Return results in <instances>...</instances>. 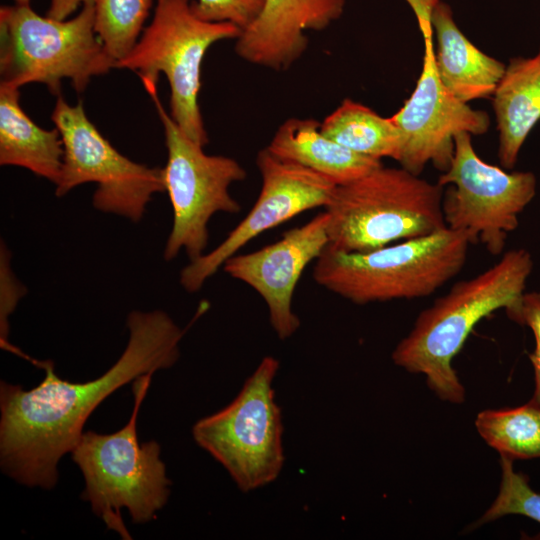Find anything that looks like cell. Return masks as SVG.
I'll list each match as a JSON object with an SVG mask.
<instances>
[{
  "label": "cell",
  "instance_id": "obj_5",
  "mask_svg": "<svg viewBox=\"0 0 540 540\" xmlns=\"http://www.w3.org/2000/svg\"><path fill=\"white\" fill-rule=\"evenodd\" d=\"M443 186L403 167L383 164L335 188L328 213L329 245L367 252L446 227Z\"/></svg>",
  "mask_w": 540,
  "mask_h": 540
},
{
  "label": "cell",
  "instance_id": "obj_9",
  "mask_svg": "<svg viewBox=\"0 0 540 540\" xmlns=\"http://www.w3.org/2000/svg\"><path fill=\"white\" fill-rule=\"evenodd\" d=\"M147 93L161 120L167 148L163 174L172 207V227L163 257L170 261L184 250L193 261L207 247L212 216L241 211L229 189L233 183L243 181L247 172L231 157L205 153L204 146L189 138L163 108L157 89Z\"/></svg>",
  "mask_w": 540,
  "mask_h": 540
},
{
  "label": "cell",
  "instance_id": "obj_12",
  "mask_svg": "<svg viewBox=\"0 0 540 540\" xmlns=\"http://www.w3.org/2000/svg\"><path fill=\"white\" fill-rule=\"evenodd\" d=\"M261 189L254 205L240 223L212 251L190 261L180 272V284L189 293L205 282L248 242L297 215L327 207L336 184L299 164L282 160L267 148L256 158Z\"/></svg>",
  "mask_w": 540,
  "mask_h": 540
},
{
  "label": "cell",
  "instance_id": "obj_4",
  "mask_svg": "<svg viewBox=\"0 0 540 540\" xmlns=\"http://www.w3.org/2000/svg\"><path fill=\"white\" fill-rule=\"evenodd\" d=\"M154 373L135 379L132 387L134 407L129 421L109 434L86 431L71 452L84 478L81 498L107 529L130 540L121 509L126 508L134 523H146L167 503L171 481L160 458V445L140 443L137 417Z\"/></svg>",
  "mask_w": 540,
  "mask_h": 540
},
{
  "label": "cell",
  "instance_id": "obj_19",
  "mask_svg": "<svg viewBox=\"0 0 540 540\" xmlns=\"http://www.w3.org/2000/svg\"><path fill=\"white\" fill-rule=\"evenodd\" d=\"M63 156L58 129L38 126L24 112L19 89L0 85V164L25 168L56 185Z\"/></svg>",
  "mask_w": 540,
  "mask_h": 540
},
{
  "label": "cell",
  "instance_id": "obj_2",
  "mask_svg": "<svg viewBox=\"0 0 540 540\" xmlns=\"http://www.w3.org/2000/svg\"><path fill=\"white\" fill-rule=\"evenodd\" d=\"M532 269L527 250H509L491 267L453 284L419 313L410 332L392 352L394 364L423 374L428 388L440 400L463 403L465 388L452 360L483 318L504 309L509 319H515Z\"/></svg>",
  "mask_w": 540,
  "mask_h": 540
},
{
  "label": "cell",
  "instance_id": "obj_7",
  "mask_svg": "<svg viewBox=\"0 0 540 540\" xmlns=\"http://www.w3.org/2000/svg\"><path fill=\"white\" fill-rule=\"evenodd\" d=\"M241 33L231 23L198 17L193 0H155L150 23L115 68L134 71L147 92L157 89L164 74L170 87V116L189 138L205 146L209 139L198 102L202 61L214 43L237 39Z\"/></svg>",
  "mask_w": 540,
  "mask_h": 540
},
{
  "label": "cell",
  "instance_id": "obj_13",
  "mask_svg": "<svg viewBox=\"0 0 540 540\" xmlns=\"http://www.w3.org/2000/svg\"><path fill=\"white\" fill-rule=\"evenodd\" d=\"M390 118L401 137L398 162L415 175H420L429 162L446 171L453 157L455 135H482L490 126L486 112L470 108L441 83L432 38H424L423 66L414 91Z\"/></svg>",
  "mask_w": 540,
  "mask_h": 540
},
{
  "label": "cell",
  "instance_id": "obj_21",
  "mask_svg": "<svg viewBox=\"0 0 540 540\" xmlns=\"http://www.w3.org/2000/svg\"><path fill=\"white\" fill-rule=\"evenodd\" d=\"M475 427L500 456L513 461L540 458V405L532 400L515 408L483 410Z\"/></svg>",
  "mask_w": 540,
  "mask_h": 540
},
{
  "label": "cell",
  "instance_id": "obj_26",
  "mask_svg": "<svg viewBox=\"0 0 540 540\" xmlns=\"http://www.w3.org/2000/svg\"><path fill=\"white\" fill-rule=\"evenodd\" d=\"M95 0H50L47 16L57 20L68 19L79 7Z\"/></svg>",
  "mask_w": 540,
  "mask_h": 540
},
{
  "label": "cell",
  "instance_id": "obj_3",
  "mask_svg": "<svg viewBox=\"0 0 540 540\" xmlns=\"http://www.w3.org/2000/svg\"><path fill=\"white\" fill-rule=\"evenodd\" d=\"M470 244L468 233L448 227L367 252L328 244L315 261L313 279L359 305L423 298L460 273Z\"/></svg>",
  "mask_w": 540,
  "mask_h": 540
},
{
  "label": "cell",
  "instance_id": "obj_17",
  "mask_svg": "<svg viewBox=\"0 0 540 540\" xmlns=\"http://www.w3.org/2000/svg\"><path fill=\"white\" fill-rule=\"evenodd\" d=\"M314 119L283 122L266 147L276 157L309 168L337 186L351 182L382 165L381 160L358 154L322 133Z\"/></svg>",
  "mask_w": 540,
  "mask_h": 540
},
{
  "label": "cell",
  "instance_id": "obj_11",
  "mask_svg": "<svg viewBox=\"0 0 540 540\" xmlns=\"http://www.w3.org/2000/svg\"><path fill=\"white\" fill-rule=\"evenodd\" d=\"M437 183L450 185L442 199L446 227L468 233L472 244L481 243L495 256L503 252L537 186L532 172L508 173L483 161L466 132L455 135L451 163Z\"/></svg>",
  "mask_w": 540,
  "mask_h": 540
},
{
  "label": "cell",
  "instance_id": "obj_25",
  "mask_svg": "<svg viewBox=\"0 0 540 540\" xmlns=\"http://www.w3.org/2000/svg\"><path fill=\"white\" fill-rule=\"evenodd\" d=\"M412 8L423 38H432V14L441 0H406Z\"/></svg>",
  "mask_w": 540,
  "mask_h": 540
},
{
  "label": "cell",
  "instance_id": "obj_27",
  "mask_svg": "<svg viewBox=\"0 0 540 540\" xmlns=\"http://www.w3.org/2000/svg\"><path fill=\"white\" fill-rule=\"evenodd\" d=\"M13 2H14L15 5L29 6L31 0H13Z\"/></svg>",
  "mask_w": 540,
  "mask_h": 540
},
{
  "label": "cell",
  "instance_id": "obj_20",
  "mask_svg": "<svg viewBox=\"0 0 540 540\" xmlns=\"http://www.w3.org/2000/svg\"><path fill=\"white\" fill-rule=\"evenodd\" d=\"M330 139L364 156L399 160L401 137L390 117L384 118L369 107L345 99L320 124Z\"/></svg>",
  "mask_w": 540,
  "mask_h": 540
},
{
  "label": "cell",
  "instance_id": "obj_8",
  "mask_svg": "<svg viewBox=\"0 0 540 540\" xmlns=\"http://www.w3.org/2000/svg\"><path fill=\"white\" fill-rule=\"evenodd\" d=\"M279 360L264 357L238 395L192 428L196 444L250 492L275 481L284 465L283 422L273 381Z\"/></svg>",
  "mask_w": 540,
  "mask_h": 540
},
{
  "label": "cell",
  "instance_id": "obj_14",
  "mask_svg": "<svg viewBox=\"0 0 540 540\" xmlns=\"http://www.w3.org/2000/svg\"><path fill=\"white\" fill-rule=\"evenodd\" d=\"M326 211L282 234L276 242L246 254H235L223 265L232 278L254 289L264 300L270 324L281 340L293 336L301 321L293 311L295 288L305 268L329 244Z\"/></svg>",
  "mask_w": 540,
  "mask_h": 540
},
{
  "label": "cell",
  "instance_id": "obj_16",
  "mask_svg": "<svg viewBox=\"0 0 540 540\" xmlns=\"http://www.w3.org/2000/svg\"><path fill=\"white\" fill-rule=\"evenodd\" d=\"M432 27L438 44L435 66L443 86L464 103L492 96L506 65L467 39L443 1L433 11Z\"/></svg>",
  "mask_w": 540,
  "mask_h": 540
},
{
  "label": "cell",
  "instance_id": "obj_10",
  "mask_svg": "<svg viewBox=\"0 0 540 540\" xmlns=\"http://www.w3.org/2000/svg\"><path fill=\"white\" fill-rule=\"evenodd\" d=\"M51 120L64 148L55 194L95 183L94 208L139 222L156 193L165 192L163 168L137 163L121 154L89 120L82 102L68 104L58 96Z\"/></svg>",
  "mask_w": 540,
  "mask_h": 540
},
{
  "label": "cell",
  "instance_id": "obj_1",
  "mask_svg": "<svg viewBox=\"0 0 540 540\" xmlns=\"http://www.w3.org/2000/svg\"><path fill=\"white\" fill-rule=\"evenodd\" d=\"M129 340L118 360L101 376L73 383L59 378L50 360L32 359L45 371L34 388L1 381L0 466L16 482L53 489L58 463L71 453L90 414L108 396L138 377L172 367L185 333L161 310L132 311Z\"/></svg>",
  "mask_w": 540,
  "mask_h": 540
},
{
  "label": "cell",
  "instance_id": "obj_23",
  "mask_svg": "<svg viewBox=\"0 0 540 540\" xmlns=\"http://www.w3.org/2000/svg\"><path fill=\"white\" fill-rule=\"evenodd\" d=\"M266 0H193L198 17L209 22H228L242 32L259 17Z\"/></svg>",
  "mask_w": 540,
  "mask_h": 540
},
{
  "label": "cell",
  "instance_id": "obj_24",
  "mask_svg": "<svg viewBox=\"0 0 540 540\" xmlns=\"http://www.w3.org/2000/svg\"><path fill=\"white\" fill-rule=\"evenodd\" d=\"M521 326H528L535 339V349L529 354L534 369L535 389L532 401L540 405V293H524L520 310L513 320Z\"/></svg>",
  "mask_w": 540,
  "mask_h": 540
},
{
  "label": "cell",
  "instance_id": "obj_18",
  "mask_svg": "<svg viewBox=\"0 0 540 540\" xmlns=\"http://www.w3.org/2000/svg\"><path fill=\"white\" fill-rule=\"evenodd\" d=\"M492 96L499 131V161L511 169L540 120V50L533 57L511 59Z\"/></svg>",
  "mask_w": 540,
  "mask_h": 540
},
{
  "label": "cell",
  "instance_id": "obj_6",
  "mask_svg": "<svg viewBox=\"0 0 540 540\" xmlns=\"http://www.w3.org/2000/svg\"><path fill=\"white\" fill-rule=\"evenodd\" d=\"M115 68L94 29V2L73 18L41 16L31 6L0 8V85L47 86L59 96L64 79L83 92L94 76Z\"/></svg>",
  "mask_w": 540,
  "mask_h": 540
},
{
  "label": "cell",
  "instance_id": "obj_22",
  "mask_svg": "<svg viewBox=\"0 0 540 540\" xmlns=\"http://www.w3.org/2000/svg\"><path fill=\"white\" fill-rule=\"evenodd\" d=\"M154 4L155 0L94 1V29L115 65L138 42Z\"/></svg>",
  "mask_w": 540,
  "mask_h": 540
},
{
  "label": "cell",
  "instance_id": "obj_15",
  "mask_svg": "<svg viewBox=\"0 0 540 540\" xmlns=\"http://www.w3.org/2000/svg\"><path fill=\"white\" fill-rule=\"evenodd\" d=\"M346 0H266L255 22L236 39L244 61L275 71L290 68L308 47L306 31H322L344 13Z\"/></svg>",
  "mask_w": 540,
  "mask_h": 540
}]
</instances>
